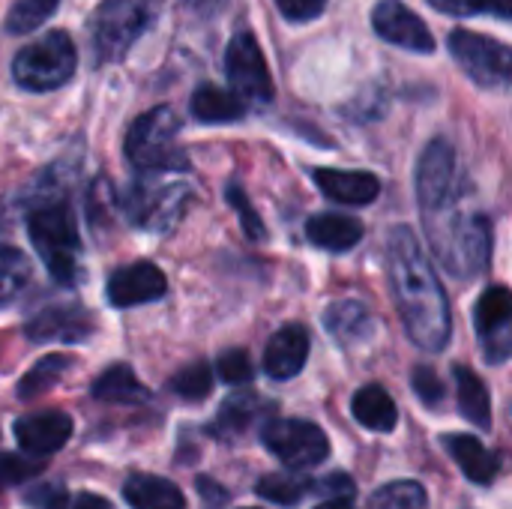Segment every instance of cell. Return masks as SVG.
Wrapping results in <instances>:
<instances>
[{
	"label": "cell",
	"mask_w": 512,
	"mask_h": 509,
	"mask_svg": "<svg viewBox=\"0 0 512 509\" xmlns=\"http://www.w3.org/2000/svg\"><path fill=\"white\" fill-rule=\"evenodd\" d=\"M387 270H390L393 300L411 342L429 354L444 351L453 333L450 300L411 228H396L390 234Z\"/></svg>",
	"instance_id": "1"
},
{
	"label": "cell",
	"mask_w": 512,
	"mask_h": 509,
	"mask_svg": "<svg viewBox=\"0 0 512 509\" xmlns=\"http://www.w3.org/2000/svg\"><path fill=\"white\" fill-rule=\"evenodd\" d=\"M27 237L42 255L54 282L72 288L81 279V237L72 207L63 198H42L27 213Z\"/></svg>",
	"instance_id": "2"
},
{
	"label": "cell",
	"mask_w": 512,
	"mask_h": 509,
	"mask_svg": "<svg viewBox=\"0 0 512 509\" xmlns=\"http://www.w3.org/2000/svg\"><path fill=\"white\" fill-rule=\"evenodd\" d=\"M180 120L171 108L159 105L138 117L126 135V159L144 174H165L183 168V153L177 150Z\"/></svg>",
	"instance_id": "3"
},
{
	"label": "cell",
	"mask_w": 512,
	"mask_h": 509,
	"mask_svg": "<svg viewBox=\"0 0 512 509\" xmlns=\"http://www.w3.org/2000/svg\"><path fill=\"white\" fill-rule=\"evenodd\" d=\"M75 63H78V51L72 39L63 30H51L15 54L12 75L24 90L45 93L63 87L75 75Z\"/></svg>",
	"instance_id": "4"
},
{
	"label": "cell",
	"mask_w": 512,
	"mask_h": 509,
	"mask_svg": "<svg viewBox=\"0 0 512 509\" xmlns=\"http://www.w3.org/2000/svg\"><path fill=\"white\" fill-rule=\"evenodd\" d=\"M429 237L453 276H477L492 258V222L483 213L456 216L441 231H429Z\"/></svg>",
	"instance_id": "5"
},
{
	"label": "cell",
	"mask_w": 512,
	"mask_h": 509,
	"mask_svg": "<svg viewBox=\"0 0 512 509\" xmlns=\"http://www.w3.org/2000/svg\"><path fill=\"white\" fill-rule=\"evenodd\" d=\"M189 198V189L180 183H165L159 174H147L144 180H135L123 195V213L132 225L147 231H165L177 222L183 213V204Z\"/></svg>",
	"instance_id": "6"
},
{
	"label": "cell",
	"mask_w": 512,
	"mask_h": 509,
	"mask_svg": "<svg viewBox=\"0 0 512 509\" xmlns=\"http://www.w3.org/2000/svg\"><path fill=\"white\" fill-rule=\"evenodd\" d=\"M261 441L288 471L318 468L330 456L324 429L309 420H270L261 429Z\"/></svg>",
	"instance_id": "7"
},
{
	"label": "cell",
	"mask_w": 512,
	"mask_h": 509,
	"mask_svg": "<svg viewBox=\"0 0 512 509\" xmlns=\"http://www.w3.org/2000/svg\"><path fill=\"white\" fill-rule=\"evenodd\" d=\"M450 51L456 63L480 84V87H507L512 81V48L474 33V30H453L450 33Z\"/></svg>",
	"instance_id": "8"
},
{
	"label": "cell",
	"mask_w": 512,
	"mask_h": 509,
	"mask_svg": "<svg viewBox=\"0 0 512 509\" xmlns=\"http://www.w3.org/2000/svg\"><path fill=\"white\" fill-rule=\"evenodd\" d=\"M93 51L99 63L120 60L144 30V6L138 0H102L93 15Z\"/></svg>",
	"instance_id": "9"
},
{
	"label": "cell",
	"mask_w": 512,
	"mask_h": 509,
	"mask_svg": "<svg viewBox=\"0 0 512 509\" xmlns=\"http://www.w3.org/2000/svg\"><path fill=\"white\" fill-rule=\"evenodd\" d=\"M225 72L240 99L249 102H270L273 99V78L264 60V51L252 33H237L225 51Z\"/></svg>",
	"instance_id": "10"
},
{
	"label": "cell",
	"mask_w": 512,
	"mask_h": 509,
	"mask_svg": "<svg viewBox=\"0 0 512 509\" xmlns=\"http://www.w3.org/2000/svg\"><path fill=\"white\" fill-rule=\"evenodd\" d=\"M474 324L480 333L483 357L489 363H504L512 357V291L492 285L480 294L474 306Z\"/></svg>",
	"instance_id": "11"
},
{
	"label": "cell",
	"mask_w": 512,
	"mask_h": 509,
	"mask_svg": "<svg viewBox=\"0 0 512 509\" xmlns=\"http://www.w3.org/2000/svg\"><path fill=\"white\" fill-rule=\"evenodd\" d=\"M453 183H456V150L450 141L435 138L417 162V198L426 216H435L450 207Z\"/></svg>",
	"instance_id": "12"
},
{
	"label": "cell",
	"mask_w": 512,
	"mask_h": 509,
	"mask_svg": "<svg viewBox=\"0 0 512 509\" xmlns=\"http://www.w3.org/2000/svg\"><path fill=\"white\" fill-rule=\"evenodd\" d=\"M372 24L378 30L381 39L399 45V48H408V51H420V54H429L435 51V36L432 30L426 27V21L408 9L402 0H381L375 6V15H372Z\"/></svg>",
	"instance_id": "13"
},
{
	"label": "cell",
	"mask_w": 512,
	"mask_h": 509,
	"mask_svg": "<svg viewBox=\"0 0 512 509\" xmlns=\"http://www.w3.org/2000/svg\"><path fill=\"white\" fill-rule=\"evenodd\" d=\"M105 291H108V303L114 309H132V306L162 300L165 291H168V282H165V273L156 264L138 261V264L114 270Z\"/></svg>",
	"instance_id": "14"
},
{
	"label": "cell",
	"mask_w": 512,
	"mask_h": 509,
	"mask_svg": "<svg viewBox=\"0 0 512 509\" xmlns=\"http://www.w3.org/2000/svg\"><path fill=\"white\" fill-rule=\"evenodd\" d=\"M15 438H18V447L24 456L48 459L57 450H63L66 441L72 438V420L63 411L30 414L15 423Z\"/></svg>",
	"instance_id": "15"
},
{
	"label": "cell",
	"mask_w": 512,
	"mask_h": 509,
	"mask_svg": "<svg viewBox=\"0 0 512 509\" xmlns=\"http://www.w3.org/2000/svg\"><path fill=\"white\" fill-rule=\"evenodd\" d=\"M309 360V333L300 324H288L273 333L264 348V372L273 381H288L303 372Z\"/></svg>",
	"instance_id": "16"
},
{
	"label": "cell",
	"mask_w": 512,
	"mask_h": 509,
	"mask_svg": "<svg viewBox=\"0 0 512 509\" xmlns=\"http://www.w3.org/2000/svg\"><path fill=\"white\" fill-rule=\"evenodd\" d=\"M24 333L30 342H84L93 333V321L78 306H57L39 312Z\"/></svg>",
	"instance_id": "17"
},
{
	"label": "cell",
	"mask_w": 512,
	"mask_h": 509,
	"mask_svg": "<svg viewBox=\"0 0 512 509\" xmlns=\"http://www.w3.org/2000/svg\"><path fill=\"white\" fill-rule=\"evenodd\" d=\"M315 183L318 189L339 201V204H351V207H363L372 204L381 192V183L375 174L369 171H336V168H318L315 171Z\"/></svg>",
	"instance_id": "18"
},
{
	"label": "cell",
	"mask_w": 512,
	"mask_h": 509,
	"mask_svg": "<svg viewBox=\"0 0 512 509\" xmlns=\"http://www.w3.org/2000/svg\"><path fill=\"white\" fill-rule=\"evenodd\" d=\"M444 450L450 453V459L459 465V471L471 480V483H477V486H489L495 477H498V471H501V465H498V459L486 450V444L480 441V438H474V435H447L444 438Z\"/></svg>",
	"instance_id": "19"
},
{
	"label": "cell",
	"mask_w": 512,
	"mask_h": 509,
	"mask_svg": "<svg viewBox=\"0 0 512 509\" xmlns=\"http://www.w3.org/2000/svg\"><path fill=\"white\" fill-rule=\"evenodd\" d=\"M306 237L324 252H348L363 240V222L342 213H318L306 222Z\"/></svg>",
	"instance_id": "20"
},
{
	"label": "cell",
	"mask_w": 512,
	"mask_h": 509,
	"mask_svg": "<svg viewBox=\"0 0 512 509\" xmlns=\"http://www.w3.org/2000/svg\"><path fill=\"white\" fill-rule=\"evenodd\" d=\"M123 498L132 509H186L183 492L171 480L153 474L129 477L123 486Z\"/></svg>",
	"instance_id": "21"
},
{
	"label": "cell",
	"mask_w": 512,
	"mask_h": 509,
	"mask_svg": "<svg viewBox=\"0 0 512 509\" xmlns=\"http://www.w3.org/2000/svg\"><path fill=\"white\" fill-rule=\"evenodd\" d=\"M351 411H354V420L372 432H393L399 426V411H396V402L390 399V393L378 384H369V387H360L354 393V402H351Z\"/></svg>",
	"instance_id": "22"
},
{
	"label": "cell",
	"mask_w": 512,
	"mask_h": 509,
	"mask_svg": "<svg viewBox=\"0 0 512 509\" xmlns=\"http://www.w3.org/2000/svg\"><path fill=\"white\" fill-rule=\"evenodd\" d=\"M192 114L201 123H234L246 114V99H240L234 90L201 84L192 93Z\"/></svg>",
	"instance_id": "23"
},
{
	"label": "cell",
	"mask_w": 512,
	"mask_h": 509,
	"mask_svg": "<svg viewBox=\"0 0 512 509\" xmlns=\"http://www.w3.org/2000/svg\"><path fill=\"white\" fill-rule=\"evenodd\" d=\"M453 378H456V393H459V411L465 414V420L483 432L492 429V396L483 378L462 366H456Z\"/></svg>",
	"instance_id": "24"
},
{
	"label": "cell",
	"mask_w": 512,
	"mask_h": 509,
	"mask_svg": "<svg viewBox=\"0 0 512 509\" xmlns=\"http://www.w3.org/2000/svg\"><path fill=\"white\" fill-rule=\"evenodd\" d=\"M258 498L279 504V507H297L306 495L318 492V480L303 477L300 471H282V474H267L255 486Z\"/></svg>",
	"instance_id": "25"
},
{
	"label": "cell",
	"mask_w": 512,
	"mask_h": 509,
	"mask_svg": "<svg viewBox=\"0 0 512 509\" xmlns=\"http://www.w3.org/2000/svg\"><path fill=\"white\" fill-rule=\"evenodd\" d=\"M27 504L33 509H114L111 501L93 492H69L63 486L39 483L27 492Z\"/></svg>",
	"instance_id": "26"
},
{
	"label": "cell",
	"mask_w": 512,
	"mask_h": 509,
	"mask_svg": "<svg viewBox=\"0 0 512 509\" xmlns=\"http://www.w3.org/2000/svg\"><path fill=\"white\" fill-rule=\"evenodd\" d=\"M324 324L339 342H357V339L369 336L372 318L357 300H339L324 312Z\"/></svg>",
	"instance_id": "27"
},
{
	"label": "cell",
	"mask_w": 512,
	"mask_h": 509,
	"mask_svg": "<svg viewBox=\"0 0 512 509\" xmlns=\"http://www.w3.org/2000/svg\"><path fill=\"white\" fill-rule=\"evenodd\" d=\"M93 396L102 402H138L147 399L144 384L132 375L129 366H111L105 369L96 381H93Z\"/></svg>",
	"instance_id": "28"
},
{
	"label": "cell",
	"mask_w": 512,
	"mask_h": 509,
	"mask_svg": "<svg viewBox=\"0 0 512 509\" xmlns=\"http://www.w3.org/2000/svg\"><path fill=\"white\" fill-rule=\"evenodd\" d=\"M27 285H30V261L12 246H0V306L15 303Z\"/></svg>",
	"instance_id": "29"
},
{
	"label": "cell",
	"mask_w": 512,
	"mask_h": 509,
	"mask_svg": "<svg viewBox=\"0 0 512 509\" xmlns=\"http://www.w3.org/2000/svg\"><path fill=\"white\" fill-rule=\"evenodd\" d=\"M261 408H264V405H261L255 396H234V399H228V402L222 405L213 432H216L219 438H237L240 432L249 429V423L261 414Z\"/></svg>",
	"instance_id": "30"
},
{
	"label": "cell",
	"mask_w": 512,
	"mask_h": 509,
	"mask_svg": "<svg viewBox=\"0 0 512 509\" xmlns=\"http://www.w3.org/2000/svg\"><path fill=\"white\" fill-rule=\"evenodd\" d=\"M69 357H63V354H51V357H45V360H39L24 378H21V384H18V396L21 399H33V396H39V393H45V390H51L60 378H63V372L69 369Z\"/></svg>",
	"instance_id": "31"
},
{
	"label": "cell",
	"mask_w": 512,
	"mask_h": 509,
	"mask_svg": "<svg viewBox=\"0 0 512 509\" xmlns=\"http://www.w3.org/2000/svg\"><path fill=\"white\" fill-rule=\"evenodd\" d=\"M372 507L375 509H426L429 498L426 489L414 480H399V483H387L384 489H378L372 495Z\"/></svg>",
	"instance_id": "32"
},
{
	"label": "cell",
	"mask_w": 512,
	"mask_h": 509,
	"mask_svg": "<svg viewBox=\"0 0 512 509\" xmlns=\"http://www.w3.org/2000/svg\"><path fill=\"white\" fill-rule=\"evenodd\" d=\"M60 0H15L9 15H6V30L9 33H30L36 27H42Z\"/></svg>",
	"instance_id": "33"
},
{
	"label": "cell",
	"mask_w": 512,
	"mask_h": 509,
	"mask_svg": "<svg viewBox=\"0 0 512 509\" xmlns=\"http://www.w3.org/2000/svg\"><path fill=\"white\" fill-rule=\"evenodd\" d=\"M171 390H174L180 399H189V402L207 399L210 390H213V372H210V366L192 363V366L180 369V372L171 378Z\"/></svg>",
	"instance_id": "34"
},
{
	"label": "cell",
	"mask_w": 512,
	"mask_h": 509,
	"mask_svg": "<svg viewBox=\"0 0 512 509\" xmlns=\"http://www.w3.org/2000/svg\"><path fill=\"white\" fill-rule=\"evenodd\" d=\"M447 15H495L512 18V0H429Z\"/></svg>",
	"instance_id": "35"
},
{
	"label": "cell",
	"mask_w": 512,
	"mask_h": 509,
	"mask_svg": "<svg viewBox=\"0 0 512 509\" xmlns=\"http://www.w3.org/2000/svg\"><path fill=\"white\" fill-rule=\"evenodd\" d=\"M42 465H45V459H33V456H24V453L21 456H15V453L0 456V489L33 480L42 471Z\"/></svg>",
	"instance_id": "36"
},
{
	"label": "cell",
	"mask_w": 512,
	"mask_h": 509,
	"mask_svg": "<svg viewBox=\"0 0 512 509\" xmlns=\"http://www.w3.org/2000/svg\"><path fill=\"white\" fill-rule=\"evenodd\" d=\"M216 372H219V378H222L225 384H234V387L249 384V381H252V375H255L252 360H249V354H246L243 348H231V351H225V354L216 360Z\"/></svg>",
	"instance_id": "37"
},
{
	"label": "cell",
	"mask_w": 512,
	"mask_h": 509,
	"mask_svg": "<svg viewBox=\"0 0 512 509\" xmlns=\"http://www.w3.org/2000/svg\"><path fill=\"white\" fill-rule=\"evenodd\" d=\"M411 384H414V393L417 399L426 405V408H438L444 402V387H441V378L429 369V366H417L411 372Z\"/></svg>",
	"instance_id": "38"
},
{
	"label": "cell",
	"mask_w": 512,
	"mask_h": 509,
	"mask_svg": "<svg viewBox=\"0 0 512 509\" xmlns=\"http://www.w3.org/2000/svg\"><path fill=\"white\" fill-rule=\"evenodd\" d=\"M228 201H231V207L240 213L243 231H246L252 240H261V237H264V225H261V219H258L255 207L249 204V198L243 195V189H240V186H228Z\"/></svg>",
	"instance_id": "39"
},
{
	"label": "cell",
	"mask_w": 512,
	"mask_h": 509,
	"mask_svg": "<svg viewBox=\"0 0 512 509\" xmlns=\"http://www.w3.org/2000/svg\"><path fill=\"white\" fill-rule=\"evenodd\" d=\"M276 3L288 21H312L327 6V0H276Z\"/></svg>",
	"instance_id": "40"
},
{
	"label": "cell",
	"mask_w": 512,
	"mask_h": 509,
	"mask_svg": "<svg viewBox=\"0 0 512 509\" xmlns=\"http://www.w3.org/2000/svg\"><path fill=\"white\" fill-rule=\"evenodd\" d=\"M315 509H354V507H351V501H324V504H318Z\"/></svg>",
	"instance_id": "41"
}]
</instances>
